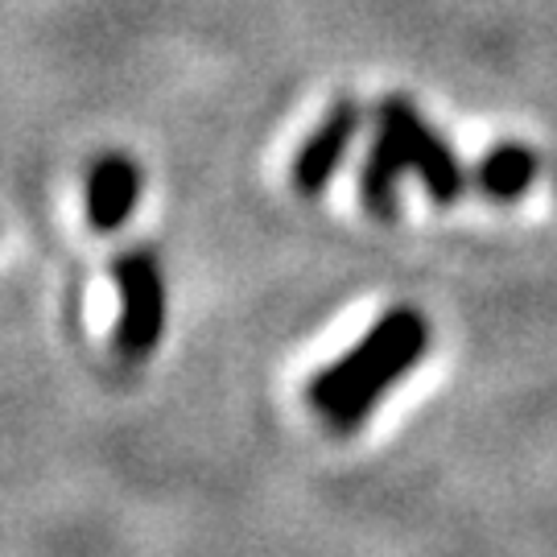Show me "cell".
Instances as JSON below:
<instances>
[{
	"label": "cell",
	"instance_id": "cell-2",
	"mask_svg": "<svg viewBox=\"0 0 557 557\" xmlns=\"http://www.w3.org/2000/svg\"><path fill=\"white\" fill-rule=\"evenodd\" d=\"M120 285V322H116V356L128 363L153 356L165 331V281H161L153 252H124L116 260Z\"/></svg>",
	"mask_w": 557,
	"mask_h": 557
},
{
	"label": "cell",
	"instance_id": "cell-5",
	"mask_svg": "<svg viewBox=\"0 0 557 557\" xmlns=\"http://www.w3.org/2000/svg\"><path fill=\"white\" fill-rule=\"evenodd\" d=\"M140 199V170L124 153H108L87 178V223L96 232H116Z\"/></svg>",
	"mask_w": 557,
	"mask_h": 557
},
{
	"label": "cell",
	"instance_id": "cell-1",
	"mask_svg": "<svg viewBox=\"0 0 557 557\" xmlns=\"http://www.w3.org/2000/svg\"><path fill=\"white\" fill-rule=\"evenodd\" d=\"M425 319L413 306H397L359 338L343 359L326 363L310 380V405L319 409L335 434H351L368 421V413L380 405V397L397 384L421 356H425Z\"/></svg>",
	"mask_w": 557,
	"mask_h": 557
},
{
	"label": "cell",
	"instance_id": "cell-3",
	"mask_svg": "<svg viewBox=\"0 0 557 557\" xmlns=\"http://www.w3.org/2000/svg\"><path fill=\"white\" fill-rule=\"evenodd\" d=\"M380 124L384 128H393L400 140V149H405V158H409V170H418L421 182H425V190H430V199L434 202H455L462 195V170H458L455 153L446 149V140L418 116V108L409 100H384L380 103Z\"/></svg>",
	"mask_w": 557,
	"mask_h": 557
},
{
	"label": "cell",
	"instance_id": "cell-4",
	"mask_svg": "<svg viewBox=\"0 0 557 557\" xmlns=\"http://www.w3.org/2000/svg\"><path fill=\"white\" fill-rule=\"evenodd\" d=\"M356 128H359L356 103L343 100L326 112V120L306 137V145H301L298 158H294V174H289V178H294V190H298V195L314 199V195L326 190V182H331V174L338 170V161L347 153Z\"/></svg>",
	"mask_w": 557,
	"mask_h": 557
},
{
	"label": "cell",
	"instance_id": "cell-7",
	"mask_svg": "<svg viewBox=\"0 0 557 557\" xmlns=\"http://www.w3.org/2000/svg\"><path fill=\"white\" fill-rule=\"evenodd\" d=\"M537 174V158L524 145H496L487 158L479 161V186L492 199H520L529 190V182Z\"/></svg>",
	"mask_w": 557,
	"mask_h": 557
},
{
	"label": "cell",
	"instance_id": "cell-6",
	"mask_svg": "<svg viewBox=\"0 0 557 557\" xmlns=\"http://www.w3.org/2000/svg\"><path fill=\"white\" fill-rule=\"evenodd\" d=\"M409 170V158L400 149L393 128H376V145L368 149L363 174H359V195L368 202V211L376 220H393L397 215V195H400V174Z\"/></svg>",
	"mask_w": 557,
	"mask_h": 557
}]
</instances>
